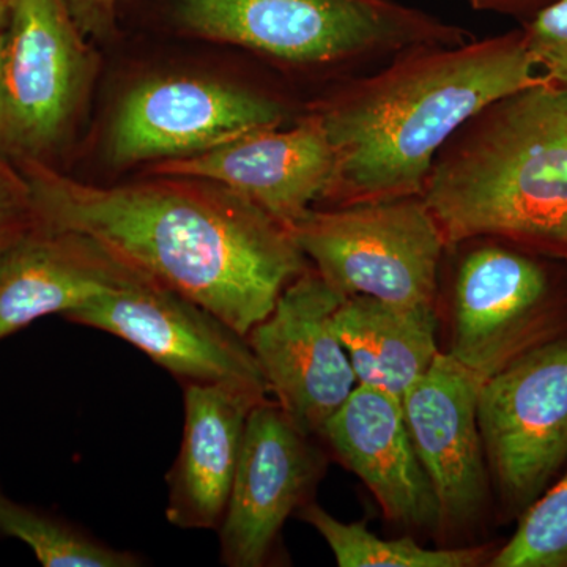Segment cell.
I'll return each instance as SVG.
<instances>
[{
  "mask_svg": "<svg viewBox=\"0 0 567 567\" xmlns=\"http://www.w3.org/2000/svg\"><path fill=\"white\" fill-rule=\"evenodd\" d=\"M33 223L87 238L245 336L305 274L292 233L244 197L193 178L96 186L22 166Z\"/></svg>",
  "mask_w": 567,
  "mask_h": 567,
  "instance_id": "6da1fadb",
  "label": "cell"
},
{
  "mask_svg": "<svg viewBox=\"0 0 567 567\" xmlns=\"http://www.w3.org/2000/svg\"><path fill=\"white\" fill-rule=\"evenodd\" d=\"M548 81L524 31L457 47H421L338 82L311 112L334 152L322 203L421 196L436 153L488 104Z\"/></svg>",
  "mask_w": 567,
  "mask_h": 567,
  "instance_id": "7a4b0ae2",
  "label": "cell"
},
{
  "mask_svg": "<svg viewBox=\"0 0 567 567\" xmlns=\"http://www.w3.org/2000/svg\"><path fill=\"white\" fill-rule=\"evenodd\" d=\"M421 196L446 249L491 237L567 262V89L544 81L477 112Z\"/></svg>",
  "mask_w": 567,
  "mask_h": 567,
  "instance_id": "3957f363",
  "label": "cell"
},
{
  "mask_svg": "<svg viewBox=\"0 0 567 567\" xmlns=\"http://www.w3.org/2000/svg\"><path fill=\"white\" fill-rule=\"evenodd\" d=\"M177 14L194 35L341 81L415 48L473 40L464 28L394 0H181Z\"/></svg>",
  "mask_w": 567,
  "mask_h": 567,
  "instance_id": "277c9868",
  "label": "cell"
},
{
  "mask_svg": "<svg viewBox=\"0 0 567 567\" xmlns=\"http://www.w3.org/2000/svg\"><path fill=\"white\" fill-rule=\"evenodd\" d=\"M451 249L458 257L445 353L477 382L567 334V290L543 254L491 237Z\"/></svg>",
  "mask_w": 567,
  "mask_h": 567,
  "instance_id": "5b68a950",
  "label": "cell"
},
{
  "mask_svg": "<svg viewBox=\"0 0 567 567\" xmlns=\"http://www.w3.org/2000/svg\"><path fill=\"white\" fill-rule=\"evenodd\" d=\"M289 230L317 274L346 297L436 306L447 249L423 196L315 207Z\"/></svg>",
  "mask_w": 567,
  "mask_h": 567,
  "instance_id": "8992f818",
  "label": "cell"
},
{
  "mask_svg": "<svg viewBox=\"0 0 567 567\" xmlns=\"http://www.w3.org/2000/svg\"><path fill=\"white\" fill-rule=\"evenodd\" d=\"M82 37L63 0H9L0 31V158L43 163L65 140L91 73Z\"/></svg>",
  "mask_w": 567,
  "mask_h": 567,
  "instance_id": "52a82bcc",
  "label": "cell"
},
{
  "mask_svg": "<svg viewBox=\"0 0 567 567\" xmlns=\"http://www.w3.org/2000/svg\"><path fill=\"white\" fill-rule=\"evenodd\" d=\"M477 424L491 484L520 517L567 464V334L481 383Z\"/></svg>",
  "mask_w": 567,
  "mask_h": 567,
  "instance_id": "ba28073f",
  "label": "cell"
},
{
  "mask_svg": "<svg viewBox=\"0 0 567 567\" xmlns=\"http://www.w3.org/2000/svg\"><path fill=\"white\" fill-rule=\"evenodd\" d=\"M65 319L130 342L185 385L212 383L268 394L245 336L203 306L141 275L99 295Z\"/></svg>",
  "mask_w": 567,
  "mask_h": 567,
  "instance_id": "9c48e42d",
  "label": "cell"
},
{
  "mask_svg": "<svg viewBox=\"0 0 567 567\" xmlns=\"http://www.w3.org/2000/svg\"><path fill=\"white\" fill-rule=\"evenodd\" d=\"M346 295L316 270L295 278L246 341L268 393L301 431L320 436L327 421L358 386L334 312Z\"/></svg>",
  "mask_w": 567,
  "mask_h": 567,
  "instance_id": "30bf717a",
  "label": "cell"
},
{
  "mask_svg": "<svg viewBox=\"0 0 567 567\" xmlns=\"http://www.w3.org/2000/svg\"><path fill=\"white\" fill-rule=\"evenodd\" d=\"M286 117L279 100L241 85L196 78L148 81L118 106L110 155L118 164L173 162L252 130L282 126Z\"/></svg>",
  "mask_w": 567,
  "mask_h": 567,
  "instance_id": "8fae6325",
  "label": "cell"
},
{
  "mask_svg": "<svg viewBox=\"0 0 567 567\" xmlns=\"http://www.w3.org/2000/svg\"><path fill=\"white\" fill-rule=\"evenodd\" d=\"M312 439L276 401L254 406L218 528L224 565L264 566L287 518L309 503L324 470Z\"/></svg>",
  "mask_w": 567,
  "mask_h": 567,
  "instance_id": "7c38bea8",
  "label": "cell"
},
{
  "mask_svg": "<svg viewBox=\"0 0 567 567\" xmlns=\"http://www.w3.org/2000/svg\"><path fill=\"white\" fill-rule=\"evenodd\" d=\"M155 173L221 186L290 229L322 203L334 152L322 121L309 111L290 128L252 130L212 151L159 163Z\"/></svg>",
  "mask_w": 567,
  "mask_h": 567,
  "instance_id": "4fadbf2b",
  "label": "cell"
},
{
  "mask_svg": "<svg viewBox=\"0 0 567 567\" xmlns=\"http://www.w3.org/2000/svg\"><path fill=\"white\" fill-rule=\"evenodd\" d=\"M480 386L442 352L401 399L410 439L439 506L436 533L447 539L476 525L491 491L477 424Z\"/></svg>",
  "mask_w": 567,
  "mask_h": 567,
  "instance_id": "5bb4252c",
  "label": "cell"
},
{
  "mask_svg": "<svg viewBox=\"0 0 567 567\" xmlns=\"http://www.w3.org/2000/svg\"><path fill=\"white\" fill-rule=\"evenodd\" d=\"M320 439L363 481L388 520L436 532L439 506L410 439L401 399L358 385L323 425Z\"/></svg>",
  "mask_w": 567,
  "mask_h": 567,
  "instance_id": "9a60e30c",
  "label": "cell"
},
{
  "mask_svg": "<svg viewBox=\"0 0 567 567\" xmlns=\"http://www.w3.org/2000/svg\"><path fill=\"white\" fill-rule=\"evenodd\" d=\"M136 275L87 238L33 223L0 248V341Z\"/></svg>",
  "mask_w": 567,
  "mask_h": 567,
  "instance_id": "2e32d148",
  "label": "cell"
},
{
  "mask_svg": "<svg viewBox=\"0 0 567 567\" xmlns=\"http://www.w3.org/2000/svg\"><path fill=\"white\" fill-rule=\"evenodd\" d=\"M267 395L230 385H185L181 453L167 475L171 524L185 529L219 528L229 502L254 406Z\"/></svg>",
  "mask_w": 567,
  "mask_h": 567,
  "instance_id": "e0dca14e",
  "label": "cell"
},
{
  "mask_svg": "<svg viewBox=\"0 0 567 567\" xmlns=\"http://www.w3.org/2000/svg\"><path fill=\"white\" fill-rule=\"evenodd\" d=\"M334 327L358 385L377 388L398 399L442 353L436 344V306L391 305L353 295L336 309Z\"/></svg>",
  "mask_w": 567,
  "mask_h": 567,
  "instance_id": "ac0fdd59",
  "label": "cell"
},
{
  "mask_svg": "<svg viewBox=\"0 0 567 567\" xmlns=\"http://www.w3.org/2000/svg\"><path fill=\"white\" fill-rule=\"evenodd\" d=\"M298 516L323 537L341 567H476L494 557L491 546L427 548L412 537L382 539L363 522H341L315 502Z\"/></svg>",
  "mask_w": 567,
  "mask_h": 567,
  "instance_id": "d6986e66",
  "label": "cell"
},
{
  "mask_svg": "<svg viewBox=\"0 0 567 567\" xmlns=\"http://www.w3.org/2000/svg\"><path fill=\"white\" fill-rule=\"evenodd\" d=\"M0 535L25 544L44 567H136L141 558L93 539L69 524L0 492Z\"/></svg>",
  "mask_w": 567,
  "mask_h": 567,
  "instance_id": "ffe728a7",
  "label": "cell"
},
{
  "mask_svg": "<svg viewBox=\"0 0 567 567\" xmlns=\"http://www.w3.org/2000/svg\"><path fill=\"white\" fill-rule=\"evenodd\" d=\"M487 566L567 567V470L522 514L517 532Z\"/></svg>",
  "mask_w": 567,
  "mask_h": 567,
  "instance_id": "44dd1931",
  "label": "cell"
},
{
  "mask_svg": "<svg viewBox=\"0 0 567 567\" xmlns=\"http://www.w3.org/2000/svg\"><path fill=\"white\" fill-rule=\"evenodd\" d=\"M525 43L540 71L567 89V0H554L524 21Z\"/></svg>",
  "mask_w": 567,
  "mask_h": 567,
  "instance_id": "7402d4cb",
  "label": "cell"
},
{
  "mask_svg": "<svg viewBox=\"0 0 567 567\" xmlns=\"http://www.w3.org/2000/svg\"><path fill=\"white\" fill-rule=\"evenodd\" d=\"M32 224V212L24 186L17 189L0 178V248Z\"/></svg>",
  "mask_w": 567,
  "mask_h": 567,
  "instance_id": "603a6c76",
  "label": "cell"
},
{
  "mask_svg": "<svg viewBox=\"0 0 567 567\" xmlns=\"http://www.w3.org/2000/svg\"><path fill=\"white\" fill-rule=\"evenodd\" d=\"M82 33L102 35L110 31L118 0H63Z\"/></svg>",
  "mask_w": 567,
  "mask_h": 567,
  "instance_id": "cb8c5ba5",
  "label": "cell"
},
{
  "mask_svg": "<svg viewBox=\"0 0 567 567\" xmlns=\"http://www.w3.org/2000/svg\"><path fill=\"white\" fill-rule=\"evenodd\" d=\"M468 2L475 10L513 14L527 21L554 0H468Z\"/></svg>",
  "mask_w": 567,
  "mask_h": 567,
  "instance_id": "d4e9b609",
  "label": "cell"
},
{
  "mask_svg": "<svg viewBox=\"0 0 567 567\" xmlns=\"http://www.w3.org/2000/svg\"><path fill=\"white\" fill-rule=\"evenodd\" d=\"M7 10H9V0H0V31H2L3 22H6Z\"/></svg>",
  "mask_w": 567,
  "mask_h": 567,
  "instance_id": "484cf974",
  "label": "cell"
}]
</instances>
